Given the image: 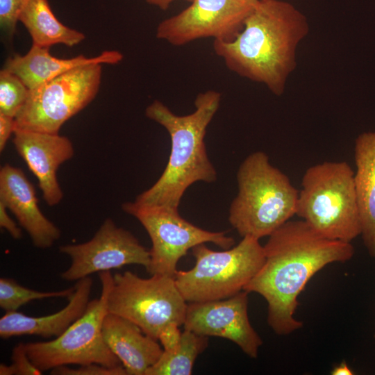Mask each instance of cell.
<instances>
[{
    "mask_svg": "<svg viewBox=\"0 0 375 375\" xmlns=\"http://www.w3.org/2000/svg\"><path fill=\"white\" fill-rule=\"evenodd\" d=\"M268 237L265 262L243 290L265 299L269 326L286 335L303 326L294 313L309 280L328 264L350 260L355 249L351 242L324 237L303 219H290Z\"/></svg>",
    "mask_w": 375,
    "mask_h": 375,
    "instance_id": "obj_1",
    "label": "cell"
},
{
    "mask_svg": "<svg viewBox=\"0 0 375 375\" xmlns=\"http://www.w3.org/2000/svg\"><path fill=\"white\" fill-rule=\"evenodd\" d=\"M309 30L306 15L291 3L258 0L236 36L214 40L212 47L229 70L281 96Z\"/></svg>",
    "mask_w": 375,
    "mask_h": 375,
    "instance_id": "obj_2",
    "label": "cell"
},
{
    "mask_svg": "<svg viewBox=\"0 0 375 375\" xmlns=\"http://www.w3.org/2000/svg\"><path fill=\"white\" fill-rule=\"evenodd\" d=\"M221 99V93L215 90L201 92L194 100V110L185 115H176L159 100L147 107L145 115L168 132L171 151L160 178L134 201L178 210L191 185L199 181H216L217 172L208 156L204 139Z\"/></svg>",
    "mask_w": 375,
    "mask_h": 375,
    "instance_id": "obj_3",
    "label": "cell"
},
{
    "mask_svg": "<svg viewBox=\"0 0 375 375\" xmlns=\"http://www.w3.org/2000/svg\"><path fill=\"white\" fill-rule=\"evenodd\" d=\"M236 178L238 193L228 221L242 238L269 236L296 215L299 191L265 152L248 155Z\"/></svg>",
    "mask_w": 375,
    "mask_h": 375,
    "instance_id": "obj_4",
    "label": "cell"
},
{
    "mask_svg": "<svg viewBox=\"0 0 375 375\" xmlns=\"http://www.w3.org/2000/svg\"><path fill=\"white\" fill-rule=\"evenodd\" d=\"M296 215L319 234L351 242L361 234L354 172L345 161L309 167L301 180Z\"/></svg>",
    "mask_w": 375,
    "mask_h": 375,
    "instance_id": "obj_5",
    "label": "cell"
},
{
    "mask_svg": "<svg viewBox=\"0 0 375 375\" xmlns=\"http://www.w3.org/2000/svg\"><path fill=\"white\" fill-rule=\"evenodd\" d=\"M194 266L177 271L174 280L188 303L220 300L242 291L265 262L259 240L243 237L235 247L214 251L206 243L192 249Z\"/></svg>",
    "mask_w": 375,
    "mask_h": 375,
    "instance_id": "obj_6",
    "label": "cell"
},
{
    "mask_svg": "<svg viewBox=\"0 0 375 375\" xmlns=\"http://www.w3.org/2000/svg\"><path fill=\"white\" fill-rule=\"evenodd\" d=\"M188 303L174 278H142L126 271L113 275L107 297L108 312L121 316L157 340L167 328L183 325Z\"/></svg>",
    "mask_w": 375,
    "mask_h": 375,
    "instance_id": "obj_7",
    "label": "cell"
},
{
    "mask_svg": "<svg viewBox=\"0 0 375 375\" xmlns=\"http://www.w3.org/2000/svg\"><path fill=\"white\" fill-rule=\"evenodd\" d=\"M99 275L101 284L100 297L89 301L83 315L63 333L48 341L24 343L30 360L41 372L69 365L97 363L110 367L122 365L106 344L102 333L113 275L110 271Z\"/></svg>",
    "mask_w": 375,
    "mask_h": 375,
    "instance_id": "obj_8",
    "label": "cell"
},
{
    "mask_svg": "<svg viewBox=\"0 0 375 375\" xmlns=\"http://www.w3.org/2000/svg\"><path fill=\"white\" fill-rule=\"evenodd\" d=\"M102 64L74 68L29 90L15 117V128L59 133L62 126L85 108L98 94Z\"/></svg>",
    "mask_w": 375,
    "mask_h": 375,
    "instance_id": "obj_9",
    "label": "cell"
},
{
    "mask_svg": "<svg viewBox=\"0 0 375 375\" xmlns=\"http://www.w3.org/2000/svg\"><path fill=\"white\" fill-rule=\"evenodd\" d=\"M122 210L137 219L151 241V261L147 272L174 277L179 260L195 246L212 242L222 249L232 247L233 238L226 232H213L198 227L180 216L178 210L135 201L122 204Z\"/></svg>",
    "mask_w": 375,
    "mask_h": 375,
    "instance_id": "obj_10",
    "label": "cell"
},
{
    "mask_svg": "<svg viewBox=\"0 0 375 375\" xmlns=\"http://www.w3.org/2000/svg\"><path fill=\"white\" fill-rule=\"evenodd\" d=\"M258 0H192L179 13L159 23L156 38L174 46L201 38L228 41L242 29Z\"/></svg>",
    "mask_w": 375,
    "mask_h": 375,
    "instance_id": "obj_11",
    "label": "cell"
},
{
    "mask_svg": "<svg viewBox=\"0 0 375 375\" xmlns=\"http://www.w3.org/2000/svg\"><path fill=\"white\" fill-rule=\"evenodd\" d=\"M60 252L71 260L69 267L60 274L62 279L77 281L94 273L139 265L146 270L150 265V251L129 231L106 219L94 236L79 244L62 245Z\"/></svg>",
    "mask_w": 375,
    "mask_h": 375,
    "instance_id": "obj_12",
    "label": "cell"
},
{
    "mask_svg": "<svg viewBox=\"0 0 375 375\" xmlns=\"http://www.w3.org/2000/svg\"><path fill=\"white\" fill-rule=\"evenodd\" d=\"M248 294L242 290L224 299L188 303L184 329L228 340L249 357L257 358L262 340L249 319Z\"/></svg>",
    "mask_w": 375,
    "mask_h": 375,
    "instance_id": "obj_13",
    "label": "cell"
},
{
    "mask_svg": "<svg viewBox=\"0 0 375 375\" xmlns=\"http://www.w3.org/2000/svg\"><path fill=\"white\" fill-rule=\"evenodd\" d=\"M12 142L18 154L38 181L42 197L49 206L60 203L63 192L57 171L74 155L72 141L59 133L15 128Z\"/></svg>",
    "mask_w": 375,
    "mask_h": 375,
    "instance_id": "obj_14",
    "label": "cell"
},
{
    "mask_svg": "<svg viewBox=\"0 0 375 375\" xmlns=\"http://www.w3.org/2000/svg\"><path fill=\"white\" fill-rule=\"evenodd\" d=\"M0 202L15 215L36 247L48 249L59 240L60 229L40 210L35 188L20 168L10 164L1 167Z\"/></svg>",
    "mask_w": 375,
    "mask_h": 375,
    "instance_id": "obj_15",
    "label": "cell"
},
{
    "mask_svg": "<svg viewBox=\"0 0 375 375\" xmlns=\"http://www.w3.org/2000/svg\"><path fill=\"white\" fill-rule=\"evenodd\" d=\"M93 280L90 276L76 281L68 303L59 311L40 317L10 311L0 319V337L8 339L20 335H38L44 338H57L80 317L89 303Z\"/></svg>",
    "mask_w": 375,
    "mask_h": 375,
    "instance_id": "obj_16",
    "label": "cell"
},
{
    "mask_svg": "<svg viewBox=\"0 0 375 375\" xmlns=\"http://www.w3.org/2000/svg\"><path fill=\"white\" fill-rule=\"evenodd\" d=\"M103 339L118 358L127 375H145L159 359L163 348L132 322L108 312L102 325Z\"/></svg>",
    "mask_w": 375,
    "mask_h": 375,
    "instance_id": "obj_17",
    "label": "cell"
},
{
    "mask_svg": "<svg viewBox=\"0 0 375 375\" xmlns=\"http://www.w3.org/2000/svg\"><path fill=\"white\" fill-rule=\"evenodd\" d=\"M122 59V53L116 50L104 51L91 58L78 55L60 58L51 56L49 48L32 44L25 55L7 58L3 68L17 75L31 90L78 67L92 63L116 65Z\"/></svg>",
    "mask_w": 375,
    "mask_h": 375,
    "instance_id": "obj_18",
    "label": "cell"
},
{
    "mask_svg": "<svg viewBox=\"0 0 375 375\" xmlns=\"http://www.w3.org/2000/svg\"><path fill=\"white\" fill-rule=\"evenodd\" d=\"M354 161L360 235L369 256L375 260V131L362 133L356 138Z\"/></svg>",
    "mask_w": 375,
    "mask_h": 375,
    "instance_id": "obj_19",
    "label": "cell"
},
{
    "mask_svg": "<svg viewBox=\"0 0 375 375\" xmlns=\"http://www.w3.org/2000/svg\"><path fill=\"white\" fill-rule=\"evenodd\" d=\"M26 28L33 44L50 48L61 44L72 47L85 38L82 32L69 28L55 16L48 0H28L18 18Z\"/></svg>",
    "mask_w": 375,
    "mask_h": 375,
    "instance_id": "obj_20",
    "label": "cell"
},
{
    "mask_svg": "<svg viewBox=\"0 0 375 375\" xmlns=\"http://www.w3.org/2000/svg\"><path fill=\"white\" fill-rule=\"evenodd\" d=\"M208 345V337L184 329L178 342L173 347L163 349L145 375H190L197 358Z\"/></svg>",
    "mask_w": 375,
    "mask_h": 375,
    "instance_id": "obj_21",
    "label": "cell"
},
{
    "mask_svg": "<svg viewBox=\"0 0 375 375\" xmlns=\"http://www.w3.org/2000/svg\"><path fill=\"white\" fill-rule=\"evenodd\" d=\"M75 290L74 285L59 291L40 292L24 287L15 280L0 278V307L6 312L17 311L28 302L47 298L70 297Z\"/></svg>",
    "mask_w": 375,
    "mask_h": 375,
    "instance_id": "obj_22",
    "label": "cell"
},
{
    "mask_svg": "<svg viewBox=\"0 0 375 375\" xmlns=\"http://www.w3.org/2000/svg\"><path fill=\"white\" fill-rule=\"evenodd\" d=\"M29 89L15 74L0 71V113L15 117L24 106Z\"/></svg>",
    "mask_w": 375,
    "mask_h": 375,
    "instance_id": "obj_23",
    "label": "cell"
},
{
    "mask_svg": "<svg viewBox=\"0 0 375 375\" xmlns=\"http://www.w3.org/2000/svg\"><path fill=\"white\" fill-rule=\"evenodd\" d=\"M12 362L0 365L1 375H40L42 374L30 360L24 343L17 344L12 349Z\"/></svg>",
    "mask_w": 375,
    "mask_h": 375,
    "instance_id": "obj_24",
    "label": "cell"
},
{
    "mask_svg": "<svg viewBox=\"0 0 375 375\" xmlns=\"http://www.w3.org/2000/svg\"><path fill=\"white\" fill-rule=\"evenodd\" d=\"M28 0H0V27L8 38H12L19 15Z\"/></svg>",
    "mask_w": 375,
    "mask_h": 375,
    "instance_id": "obj_25",
    "label": "cell"
},
{
    "mask_svg": "<svg viewBox=\"0 0 375 375\" xmlns=\"http://www.w3.org/2000/svg\"><path fill=\"white\" fill-rule=\"evenodd\" d=\"M53 375H127L123 365L110 367L97 363L78 365L72 368L67 365L60 366L50 370Z\"/></svg>",
    "mask_w": 375,
    "mask_h": 375,
    "instance_id": "obj_26",
    "label": "cell"
},
{
    "mask_svg": "<svg viewBox=\"0 0 375 375\" xmlns=\"http://www.w3.org/2000/svg\"><path fill=\"white\" fill-rule=\"evenodd\" d=\"M0 226L6 230L13 239L19 240L22 238L21 228L8 215V208L1 202H0Z\"/></svg>",
    "mask_w": 375,
    "mask_h": 375,
    "instance_id": "obj_27",
    "label": "cell"
},
{
    "mask_svg": "<svg viewBox=\"0 0 375 375\" xmlns=\"http://www.w3.org/2000/svg\"><path fill=\"white\" fill-rule=\"evenodd\" d=\"M15 129V119L0 113V151L2 152Z\"/></svg>",
    "mask_w": 375,
    "mask_h": 375,
    "instance_id": "obj_28",
    "label": "cell"
},
{
    "mask_svg": "<svg viewBox=\"0 0 375 375\" xmlns=\"http://www.w3.org/2000/svg\"><path fill=\"white\" fill-rule=\"evenodd\" d=\"M331 374L332 375H352L354 373L348 366L347 362L344 360H342L332 369Z\"/></svg>",
    "mask_w": 375,
    "mask_h": 375,
    "instance_id": "obj_29",
    "label": "cell"
},
{
    "mask_svg": "<svg viewBox=\"0 0 375 375\" xmlns=\"http://www.w3.org/2000/svg\"><path fill=\"white\" fill-rule=\"evenodd\" d=\"M174 1L175 0H145L147 3L156 6L162 10H167Z\"/></svg>",
    "mask_w": 375,
    "mask_h": 375,
    "instance_id": "obj_30",
    "label": "cell"
},
{
    "mask_svg": "<svg viewBox=\"0 0 375 375\" xmlns=\"http://www.w3.org/2000/svg\"><path fill=\"white\" fill-rule=\"evenodd\" d=\"M185 1H187L188 2H191L192 0H185Z\"/></svg>",
    "mask_w": 375,
    "mask_h": 375,
    "instance_id": "obj_31",
    "label": "cell"
},
{
    "mask_svg": "<svg viewBox=\"0 0 375 375\" xmlns=\"http://www.w3.org/2000/svg\"><path fill=\"white\" fill-rule=\"evenodd\" d=\"M374 337H375V333H374Z\"/></svg>",
    "mask_w": 375,
    "mask_h": 375,
    "instance_id": "obj_32",
    "label": "cell"
}]
</instances>
